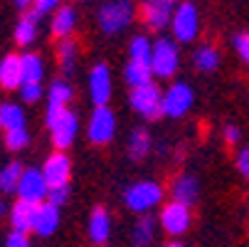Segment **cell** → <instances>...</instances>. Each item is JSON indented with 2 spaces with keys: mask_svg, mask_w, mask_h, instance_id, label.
I'll return each mask as SVG.
<instances>
[{
  "mask_svg": "<svg viewBox=\"0 0 249 247\" xmlns=\"http://www.w3.org/2000/svg\"><path fill=\"white\" fill-rule=\"evenodd\" d=\"M15 5H18V8H22V10H27V8L32 5V0H15Z\"/></svg>",
  "mask_w": 249,
  "mask_h": 247,
  "instance_id": "obj_39",
  "label": "cell"
},
{
  "mask_svg": "<svg viewBox=\"0 0 249 247\" xmlns=\"http://www.w3.org/2000/svg\"><path fill=\"white\" fill-rule=\"evenodd\" d=\"M20 96H22V101H27V104L40 101V99H42V84H37V82H25V84L20 87Z\"/></svg>",
  "mask_w": 249,
  "mask_h": 247,
  "instance_id": "obj_32",
  "label": "cell"
},
{
  "mask_svg": "<svg viewBox=\"0 0 249 247\" xmlns=\"http://www.w3.org/2000/svg\"><path fill=\"white\" fill-rule=\"evenodd\" d=\"M104 247H106V245H104Z\"/></svg>",
  "mask_w": 249,
  "mask_h": 247,
  "instance_id": "obj_43",
  "label": "cell"
},
{
  "mask_svg": "<svg viewBox=\"0 0 249 247\" xmlns=\"http://www.w3.org/2000/svg\"><path fill=\"white\" fill-rule=\"evenodd\" d=\"M128 55L133 62H146L151 64V57H153V42L148 38H143V35H136V38L131 40L128 45Z\"/></svg>",
  "mask_w": 249,
  "mask_h": 247,
  "instance_id": "obj_26",
  "label": "cell"
},
{
  "mask_svg": "<svg viewBox=\"0 0 249 247\" xmlns=\"http://www.w3.org/2000/svg\"><path fill=\"white\" fill-rule=\"evenodd\" d=\"M153 235H156V223H153L151 218H143V220H138V223H136L131 240H133L136 247H146V245L153 242Z\"/></svg>",
  "mask_w": 249,
  "mask_h": 247,
  "instance_id": "obj_30",
  "label": "cell"
},
{
  "mask_svg": "<svg viewBox=\"0 0 249 247\" xmlns=\"http://www.w3.org/2000/svg\"><path fill=\"white\" fill-rule=\"evenodd\" d=\"M217 64H220V52L212 45H202L195 52V67L200 72H212V69H217Z\"/></svg>",
  "mask_w": 249,
  "mask_h": 247,
  "instance_id": "obj_29",
  "label": "cell"
},
{
  "mask_svg": "<svg viewBox=\"0 0 249 247\" xmlns=\"http://www.w3.org/2000/svg\"><path fill=\"white\" fill-rule=\"evenodd\" d=\"M234 50H237V55L242 57V62L249 64V30L234 35Z\"/></svg>",
  "mask_w": 249,
  "mask_h": 247,
  "instance_id": "obj_33",
  "label": "cell"
},
{
  "mask_svg": "<svg viewBox=\"0 0 249 247\" xmlns=\"http://www.w3.org/2000/svg\"><path fill=\"white\" fill-rule=\"evenodd\" d=\"M22 173L25 171H22V166L18 161L8 163L5 168H0V190H3V193H18Z\"/></svg>",
  "mask_w": 249,
  "mask_h": 247,
  "instance_id": "obj_24",
  "label": "cell"
},
{
  "mask_svg": "<svg viewBox=\"0 0 249 247\" xmlns=\"http://www.w3.org/2000/svg\"><path fill=\"white\" fill-rule=\"evenodd\" d=\"M89 94L96 107H106V101L111 99V72L104 62L94 64L89 72Z\"/></svg>",
  "mask_w": 249,
  "mask_h": 247,
  "instance_id": "obj_10",
  "label": "cell"
},
{
  "mask_svg": "<svg viewBox=\"0 0 249 247\" xmlns=\"http://www.w3.org/2000/svg\"><path fill=\"white\" fill-rule=\"evenodd\" d=\"M35 215H37V205L32 203H25V200H18L10 210V223H13V230L15 232H30L35 230Z\"/></svg>",
  "mask_w": 249,
  "mask_h": 247,
  "instance_id": "obj_18",
  "label": "cell"
},
{
  "mask_svg": "<svg viewBox=\"0 0 249 247\" xmlns=\"http://www.w3.org/2000/svg\"><path fill=\"white\" fill-rule=\"evenodd\" d=\"M173 200L178 203H183V205H193L200 195V186H197V178L190 173H183V175H178V178L173 181Z\"/></svg>",
  "mask_w": 249,
  "mask_h": 247,
  "instance_id": "obj_16",
  "label": "cell"
},
{
  "mask_svg": "<svg viewBox=\"0 0 249 247\" xmlns=\"http://www.w3.org/2000/svg\"><path fill=\"white\" fill-rule=\"evenodd\" d=\"M5 247H30V240H27L25 232H15V230H13V235H10L8 242H5Z\"/></svg>",
  "mask_w": 249,
  "mask_h": 247,
  "instance_id": "obj_37",
  "label": "cell"
},
{
  "mask_svg": "<svg viewBox=\"0 0 249 247\" xmlns=\"http://www.w3.org/2000/svg\"><path fill=\"white\" fill-rule=\"evenodd\" d=\"M225 141H227V144H237V141H242V131L230 124V126L225 129Z\"/></svg>",
  "mask_w": 249,
  "mask_h": 247,
  "instance_id": "obj_38",
  "label": "cell"
},
{
  "mask_svg": "<svg viewBox=\"0 0 249 247\" xmlns=\"http://www.w3.org/2000/svg\"><path fill=\"white\" fill-rule=\"evenodd\" d=\"M67 198H69V186H57V188H50V193H47V203H52L57 208L64 205Z\"/></svg>",
  "mask_w": 249,
  "mask_h": 247,
  "instance_id": "obj_34",
  "label": "cell"
},
{
  "mask_svg": "<svg viewBox=\"0 0 249 247\" xmlns=\"http://www.w3.org/2000/svg\"><path fill=\"white\" fill-rule=\"evenodd\" d=\"M89 141L96 146L101 144H109L116 133V116L109 107H96L89 116V126H87Z\"/></svg>",
  "mask_w": 249,
  "mask_h": 247,
  "instance_id": "obj_7",
  "label": "cell"
},
{
  "mask_svg": "<svg viewBox=\"0 0 249 247\" xmlns=\"http://www.w3.org/2000/svg\"><path fill=\"white\" fill-rule=\"evenodd\" d=\"M173 35L178 42H193L200 30V15L193 3H180L173 13Z\"/></svg>",
  "mask_w": 249,
  "mask_h": 247,
  "instance_id": "obj_5",
  "label": "cell"
},
{
  "mask_svg": "<svg viewBox=\"0 0 249 247\" xmlns=\"http://www.w3.org/2000/svg\"><path fill=\"white\" fill-rule=\"evenodd\" d=\"M160 228L168 232V235H183L188 228H190V205H183V203H178V200H170L168 205H163L160 210Z\"/></svg>",
  "mask_w": 249,
  "mask_h": 247,
  "instance_id": "obj_9",
  "label": "cell"
},
{
  "mask_svg": "<svg viewBox=\"0 0 249 247\" xmlns=\"http://www.w3.org/2000/svg\"><path fill=\"white\" fill-rule=\"evenodd\" d=\"M25 84L22 77V57L18 55H5L0 62V87L5 89H20Z\"/></svg>",
  "mask_w": 249,
  "mask_h": 247,
  "instance_id": "obj_15",
  "label": "cell"
},
{
  "mask_svg": "<svg viewBox=\"0 0 249 247\" xmlns=\"http://www.w3.org/2000/svg\"><path fill=\"white\" fill-rule=\"evenodd\" d=\"M173 0H143V18L151 27L160 30L173 22Z\"/></svg>",
  "mask_w": 249,
  "mask_h": 247,
  "instance_id": "obj_14",
  "label": "cell"
},
{
  "mask_svg": "<svg viewBox=\"0 0 249 247\" xmlns=\"http://www.w3.org/2000/svg\"><path fill=\"white\" fill-rule=\"evenodd\" d=\"M237 171L244 175V178H249V149H242L237 153Z\"/></svg>",
  "mask_w": 249,
  "mask_h": 247,
  "instance_id": "obj_36",
  "label": "cell"
},
{
  "mask_svg": "<svg viewBox=\"0 0 249 247\" xmlns=\"http://www.w3.org/2000/svg\"><path fill=\"white\" fill-rule=\"evenodd\" d=\"M133 20V5L128 0H111L99 10V27L106 35H116L126 30Z\"/></svg>",
  "mask_w": 249,
  "mask_h": 247,
  "instance_id": "obj_3",
  "label": "cell"
},
{
  "mask_svg": "<svg viewBox=\"0 0 249 247\" xmlns=\"http://www.w3.org/2000/svg\"><path fill=\"white\" fill-rule=\"evenodd\" d=\"M69 171H72V163H69L67 153L59 151V153H52L47 161H45V181L50 188H57V186H69Z\"/></svg>",
  "mask_w": 249,
  "mask_h": 247,
  "instance_id": "obj_13",
  "label": "cell"
},
{
  "mask_svg": "<svg viewBox=\"0 0 249 247\" xmlns=\"http://www.w3.org/2000/svg\"><path fill=\"white\" fill-rule=\"evenodd\" d=\"M124 200L133 213H148L163 200V186H158L156 181H138L126 188Z\"/></svg>",
  "mask_w": 249,
  "mask_h": 247,
  "instance_id": "obj_1",
  "label": "cell"
},
{
  "mask_svg": "<svg viewBox=\"0 0 249 247\" xmlns=\"http://www.w3.org/2000/svg\"><path fill=\"white\" fill-rule=\"evenodd\" d=\"M27 141H30L27 129H10V131H5V146H8L10 151H20V149H25V146H27Z\"/></svg>",
  "mask_w": 249,
  "mask_h": 247,
  "instance_id": "obj_31",
  "label": "cell"
},
{
  "mask_svg": "<svg viewBox=\"0 0 249 247\" xmlns=\"http://www.w3.org/2000/svg\"><path fill=\"white\" fill-rule=\"evenodd\" d=\"M193 101H195L193 89H190L185 82H175V84H170V87L165 89V94H163V114L170 116V119H180L183 114L190 112Z\"/></svg>",
  "mask_w": 249,
  "mask_h": 247,
  "instance_id": "obj_6",
  "label": "cell"
},
{
  "mask_svg": "<svg viewBox=\"0 0 249 247\" xmlns=\"http://www.w3.org/2000/svg\"><path fill=\"white\" fill-rule=\"evenodd\" d=\"M57 57H59V67L64 69L67 75H72L74 72V64H77V42L64 38L59 42V47H57Z\"/></svg>",
  "mask_w": 249,
  "mask_h": 247,
  "instance_id": "obj_27",
  "label": "cell"
},
{
  "mask_svg": "<svg viewBox=\"0 0 249 247\" xmlns=\"http://www.w3.org/2000/svg\"><path fill=\"white\" fill-rule=\"evenodd\" d=\"M42 75H45L42 57L35 55V52H25L22 55V77H25V82H37L40 84Z\"/></svg>",
  "mask_w": 249,
  "mask_h": 247,
  "instance_id": "obj_25",
  "label": "cell"
},
{
  "mask_svg": "<svg viewBox=\"0 0 249 247\" xmlns=\"http://www.w3.org/2000/svg\"><path fill=\"white\" fill-rule=\"evenodd\" d=\"M0 121H3L5 131L25 129V112L18 107V104H3V107H0Z\"/></svg>",
  "mask_w": 249,
  "mask_h": 247,
  "instance_id": "obj_28",
  "label": "cell"
},
{
  "mask_svg": "<svg viewBox=\"0 0 249 247\" xmlns=\"http://www.w3.org/2000/svg\"><path fill=\"white\" fill-rule=\"evenodd\" d=\"M163 247H185V245H180V242H168V245H163Z\"/></svg>",
  "mask_w": 249,
  "mask_h": 247,
  "instance_id": "obj_40",
  "label": "cell"
},
{
  "mask_svg": "<svg viewBox=\"0 0 249 247\" xmlns=\"http://www.w3.org/2000/svg\"><path fill=\"white\" fill-rule=\"evenodd\" d=\"M0 129H3V121H0Z\"/></svg>",
  "mask_w": 249,
  "mask_h": 247,
  "instance_id": "obj_42",
  "label": "cell"
},
{
  "mask_svg": "<svg viewBox=\"0 0 249 247\" xmlns=\"http://www.w3.org/2000/svg\"><path fill=\"white\" fill-rule=\"evenodd\" d=\"M32 8L40 15H45V13H52L59 8V0H32Z\"/></svg>",
  "mask_w": 249,
  "mask_h": 247,
  "instance_id": "obj_35",
  "label": "cell"
},
{
  "mask_svg": "<svg viewBox=\"0 0 249 247\" xmlns=\"http://www.w3.org/2000/svg\"><path fill=\"white\" fill-rule=\"evenodd\" d=\"M37 18H40L37 10H30V13H25V18L18 22V27H15V42H18V45L27 47V45L35 42V38H37Z\"/></svg>",
  "mask_w": 249,
  "mask_h": 247,
  "instance_id": "obj_22",
  "label": "cell"
},
{
  "mask_svg": "<svg viewBox=\"0 0 249 247\" xmlns=\"http://www.w3.org/2000/svg\"><path fill=\"white\" fill-rule=\"evenodd\" d=\"M77 129H79V121H77V114H72V112H64L52 126H50V133H52V144L59 149V151H64L67 146H72V141H74V136H77Z\"/></svg>",
  "mask_w": 249,
  "mask_h": 247,
  "instance_id": "obj_12",
  "label": "cell"
},
{
  "mask_svg": "<svg viewBox=\"0 0 249 247\" xmlns=\"http://www.w3.org/2000/svg\"><path fill=\"white\" fill-rule=\"evenodd\" d=\"M59 225V208L52 203H40L37 215H35V232L40 237H50Z\"/></svg>",
  "mask_w": 249,
  "mask_h": 247,
  "instance_id": "obj_17",
  "label": "cell"
},
{
  "mask_svg": "<svg viewBox=\"0 0 249 247\" xmlns=\"http://www.w3.org/2000/svg\"><path fill=\"white\" fill-rule=\"evenodd\" d=\"M0 215H5V203L0 200Z\"/></svg>",
  "mask_w": 249,
  "mask_h": 247,
  "instance_id": "obj_41",
  "label": "cell"
},
{
  "mask_svg": "<svg viewBox=\"0 0 249 247\" xmlns=\"http://www.w3.org/2000/svg\"><path fill=\"white\" fill-rule=\"evenodd\" d=\"M74 27H77V10L72 5H59L54 10V18H52V32L59 40H64L72 35Z\"/></svg>",
  "mask_w": 249,
  "mask_h": 247,
  "instance_id": "obj_19",
  "label": "cell"
},
{
  "mask_svg": "<svg viewBox=\"0 0 249 247\" xmlns=\"http://www.w3.org/2000/svg\"><path fill=\"white\" fill-rule=\"evenodd\" d=\"M151 67L153 75L160 79H170L178 67H180V52H178V45L168 38H160L158 42H153V57H151Z\"/></svg>",
  "mask_w": 249,
  "mask_h": 247,
  "instance_id": "obj_4",
  "label": "cell"
},
{
  "mask_svg": "<svg viewBox=\"0 0 249 247\" xmlns=\"http://www.w3.org/2000/svg\"><path fill=\"white\" fill-rule=\"evenodd\" d=\"M151 77H153V67L146 64V62H128L124 67V79L131 89H138L143 84H151Z\"/></svg>",
  "mask_w": 249,
  "mask_h": 247,
  "instance_id": "obj_21",
  "label": "cell"
},
{
  "mask_svg": "<svg viewBox=\"0 0 249 247\" xmlns=\"http://www.w3.org/2000/svg\"><path fill=\"white\" fill-rule=\"evenodd\" d=\"M128 156H131V161H143L148 153H151V149H153V141H151V136H148V131H143V129H136L131 136H128Z\"/></svg>",
  "mask_w": 249,
  "mask_h": 247,
  "instance_id": "obj_23",
  "label": "cell"
},
{
  "mask_svg": "<svg viewBox=\"0 0 249 247\" xmlns=\"http://www.w3.org/2000/svg\"><path fill=\"white\" fill-rule=\"evenodd\" d=\"M109 235H111V215L104 208H96L89 218V237H91V242L104 245L109 240Z\"/></svg>",
  "mask_w": 249,
  "mask_h": 247,
  "instance_id": "obj_20",
  "label": "cell"
},
{
  "mask_svg": "<svg viewBox=\"0 0 249 247\" xmlns=\"http://www.w3.org/2000/svg\"><path fill=\"white\" fill-rule=\"evenodd\" d=\"M47 193H50V186L45 181V173L37 171V168H25L22 178H20V186H18L20 200L32 203V205H40V203L47 200Z\"/></svg>",
  "mask_w": 249,
  "mask_h": 247,
  "instance_id": "obj_8",
  "label": "cell"
},
{
  "mask_svg": "<svg viewBox=\"0 0 249 247\" xmlns=\"http://www.w3.org/2000/svg\"><path fill=\"white\" fill-rule=\"evenodd\" d=\"M69 101H72V87H69L67 82H62V79L52 82V87L47 92V114H45L47 126H52L67 112V104Z\"/></svg>",
  "mask_w": 249,
  "mask_h": 247,
  "instance_id": "obj_11",
  "label": "cell"
},
{
  "mask_svg": "<svg viewBox=\"0 0 249 247\" xmlns=\"http://www.w3.org/2000/svg\"><path fill=\"white\" fill-rule=\"evenodd\" d=\"M128 101H131V109L136 114H141L143 119H158V116H163V94H160V89L153 82L138 87V89H131Z\"/></svg>",
  "mask_w": 249,
  "mask_h": 247,
  "instance_id": "obj_2",
  "label": "cell"
}]
</instances>
